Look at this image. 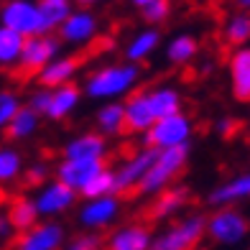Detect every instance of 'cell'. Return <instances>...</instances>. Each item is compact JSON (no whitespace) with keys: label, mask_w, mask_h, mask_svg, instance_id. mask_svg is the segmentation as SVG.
<instances>
[{"label":"cell","mask_w":250,"mask_h":250,"mask_svg":"<svg viewBox=\"0 0 250 250\" xmlns=\"http://www.w3.org/2000/svg\"><path fill=\"white\" fill-rule=\"evenodd\" d=\"M105 166H107V161H77V158H59L56 166H54V176L59 181H64L66 187H72L79 194V191H82Z\"/></svg>","instance_id":"obj_17"},{"label":"cell","mask_w":250,"mask_h":250,"mask_svg":"<svg viewBox=\"0 0 250 250\" xmlns=\"http://www.w3.org/2000/svg\"><path fill=\"white\" fill-rule=\"evenodd\" d=\"M95 130L102 133L107 141L125 135V110H123V100L100 102V107H97V112H95Z\"/></svg>","instance_id":"obj_24"},{"label":"cell","mask_w":250,"mask_h":250,"mask_svg":"<svg viewBox=\"0 0 250 250\" xmlns=\"http://www.w3.org/2000/svg\"><path fill=\"white\" fill-rule=\"evenodd\" d=\"M189 156H191V143L156 151L148 171H146V176L141 179V184H138L135 191H138L141 197H153V194H158V191H164L166 187L176 184L179 176L184 174L187 166H189Z\"/></svg>","instance_id":"obj_2"},{"label":"cell","mask_w":250,"mask_h":250,"mask_svg":"<svg viewBox=\"0 0 250 250\" xmlns=\"http://www.w3.org/2000/svg\"><path fill=\"white\" fill-rule=\"evenodd\" d=\"M222 43L227 49L250 43V13L248 10H232L222 23Z\"/></svg>","instance_id":"obj_27"},{"label":"cell","mask_w":250,"mask_h":250,"mask_svg":"<svg viewBox=\"0 0 250 250\" xmlns=\"http://www.w3.org/2000/svg\"><path fill=\"white\" fill-rule=\"evenodd\" d=\"M232 130H235V118H230V115H222V118L214 120V133L222 135V138H230Z\"/></svg>","instance_id":"obj_38"},{"label":"cell","mask_w":250,"mask_h":250,"mask_svg":"<svg viewBox=\"0 0 250 250\" xmlns=\"http://www.w3.org/2000/svg\"><path fill=\"white\" fill-rule=\"evenodd\" d=\"M100 248H102V240L97 237V232H84V235L74 237V240L64 243L62 250H100Z\"/></svg>","instance_id":"obj_37"},{"label":"cell","mask_w":250,"mask_h":250,"mask_svg":"<svg viewBox=\"0 0 250 250\" xmlns=\"http://www.w3.org/2000/svg\"><path fill=\"white\" fill-rule=\"evenodd\" d=\"M232 5L237 10H248V13H250V0H232Z\"/></svg>","instance_id":"obj_41"},{"label":"cell","mask_w":250,"mask_h":250,"mask_svg":"<svg viewBox=\"0 0 250 250\" xmlns=\"http://www.w3.org/2000/svg\"><path fill=\"white\" fill-rule=\"evenodd\" d=\"M66 243V227L56 220H39L28 230L16 232L10 250H62Z\"/></svg>","instance_id":"obj_11"},{"label":"cell","mask_w":250,"mask_h":250,"mask_svg":"<svg viewBox=\"0 0 250 250\" xmlns=\"http://www.w3.org/2000/svg\"><path fill=\"white\" fill-rule=\"evenodd\" d=\"M5 214H8V220H10L16 232H23L31 225H36L41 220L39 209H36V202H33V197H26V194H18V197L10 199Z\"/></svg>","instance_id":"obj_28"},{"label":"cell","mask_w":250,"mask_h":250,"mask_svg":"<svg viewBox=\"0 0 250 250\" xmlns=\"http://www.w3.org/2000/svg\"><path fill=\"white\" fill-rule=\"evenodd\" d=\"M105 194H115V174H112L110 166H105L82 191H79V197H82V199H89V197H105Z\"/></svg>","instance_id":"obj_32"},{"label":"cell","mask_w":250,"mask_h":250,"mask_svg":"<svg viewBox=\"0 0 250 250\" xmlns=\"http://www.w3.org/2000/svg\"><path fill=\"white\" fill-rule=\"evenodd\" d=\"M13 225H10L8 214H0V240H8V237H13Z\"/></svg>","instance_id":"obj_39"},{"label":"cell","mask_w":250,"mask_h":250,"mask_svg":"<svg viewBox=\"0 0 250 250\" xmlns=\"http://www.w3.org/2000/svg\"><path fill=\"white\" fill-rule=\"evenodd\" d=\"M79 194L66 187L64 181L59 179H46L41 187H36V194H33V202H36V209H39V217L41 220H56L62 217L64 212H69L74 204H77Z\"/></svg>","instance_id":"obj_9"},{"label":"cell","mask_w":250,"mask_h":250,"mask_svg":"<svg viewBox=\"0 0 250 250\" xmlns=\"http://www.w3.org/2000/svg\"><path fill=\"white\" fill-rule=\"evenodd\" d=\"M161 43H164L161 28L158 26H143L128 39V43H125V49H123V56L133 64H146L158 49H161Z\"/></svg>","instance_id":"obj_21"},{"label":"cell","mask_w":250,"mask_h":250,"mask_svg":"<svg viewBox=\"0 0 250 250\" xmlns=\"http://www.w3.org/2000/svg\"><path fill=\"white\" fill-rule=\"evenodd\" d=\"M23 107V97L13 87H0V133L5 130V125L13 120V115Z\"/></svg>","instance_id":"obj_33"},{"label":"cell","mask_w":250,"mask_h":250,"mask_svg":"<svg viewBox=\"0 0 250 250\" xmlns=\"http://www.w3.org/2000/svg\"><path fill=\"white\" fill-rule=\"evenodd\" d=\"M39 8H41V21H43V31L46 33H56L66 16L72 13L74 3L72 0H39Z\"/></svg>","instance_id":"obj_31"},{"label":"cell","mask_w":250,"mask_h":250,"mask_svg":"<svg viewBox=\"0 0 250 250\" xmlns=\"http://www.w3.org/2000/svg\"><path fill=\"white\" fill-rule=\"evenodd\" d=\"M74 5H82V8H95L100 3H105V0H72Z\"/></svg>","instance_id":"obj_40"},{"label":"cell","mask_w":250,"mask_h":250,"mask_svg":"<svg viewBox=\"0 0 250 250\" xmlns=\"http://www.w3.org/2000/svg\"><path fill=\"white\" fill-rule=\"evenodd\" d=\"M123 212V199L120 194H105V197H89L77 212V220L84 232H100L107 230L118 222Z\"/></svg>","instance_id":"obj_8"},{"label":"cell","mask_w":250,"mask_h":250,"mask_svg":"<svg viewBox=\"0 0 250 250\" xmlns=\"http://www.w3.org/2000/svg\"><path fill=\"white\" fill-rule=\"evenodd\" d=\"M128 3H130V5L135 8V10H141L143 5H148V3H151V0H128Z\"/></svg>","instance_id":"obj_42"},{"label":"cell","mask_w":250,"mask_h":250,"mask_svg":"<svg viewBox=\"0 0 250 250\" xmlns=\"http://www.w3.org/2000/svg\"><path fill=\"white\" fill-rule=\"evenodd\" d=\"M151 227L143 222H128L115 227L105 240H102V250H148L151 248Z\"/></svg>","instance_id":"obj_18"},{"label":"cell","mask_w":250,"mask_h":250,"mask_svg":"<svg viewBox=\"0 0 250 250\" xmlns=\"http://www.w3.org/2000/svg\"><path fill=\"white\" fill-rule=\"evenodd\" d=\"M227 74H230V95L240 105H250V43L235 46L227 54Z\"/></svg>","instance_id":"obj_14"},{"label":"cell","mask_w":250,"mask_h":250,"mask_svg":"<svg viewBox=\"0 0 250 250\" xmlns=\"http://www.w3.org/2000/svg\"><path fill=\"white\" fill-rule=\"evenodd\" d=\"M100 28H102V21L92 8L74 5L72 13L66 16V21L56 28V36H59L64 46L84 49L89 43H95V39L100 36Z\"/></svg>","instance_id":"obj_6"},{"label":"cell","mask_w":250,"mask_h":250,"mask_svg":"<svg viewBox=\"0 0 250 250\" xmlns=\"http://www.w3.org/2000/svg\"><path fill=\"white\" fill-rule=\"evenodd\" d=\"M143 92L156 120L184 110V95H181L176 84H153V87H146Z\"/></svg>","instance_id":"obj_23"},{"label":"cell","mask_w":250,"mask_h":250,"mask_svg":"<svg viewBox=\"0 0 250 250\" xmlns=\"http://www.w3.org/2000/svg\"><path fill=\"white\" fill-rule=\"evenodd\" d=\"M79 72H82V59L77 54H59L36 74V82L51 89L66 82H77Z\"/></svg>","instance_id":"obj_19"},{"label":"cell","mask_w":250,"mask_h":250,"mask_svg":"<svg viewBox=\"0 0 250 250\" xmlns=\"http://www.w3.org/2000/svg\"><path fill=\"white\" fill-rule=\"evenodd\" d=\"M248 232L250 220L243 209H237V204L214 207V212L207 217V237L217 245H240Z\"/></svg>","instance_id":"obj_5"},{"label":"cell","mask_w":250,"mask_h":250,"mask_svg":"<svg viewBox=\"0 0 250 250\" xmlns=\"http://www.w3.org/2000/svg\"><path fill=\"white\" fill-rule=\"evenodd\" d=\"M123 110H125V135H138L141 138L143 133H148V128L156 120L141 87L123 100Z\"/></svg>","instance_id":"obj_20"},{"label":"cell","mask_w":250,"mask_h":250,"mask_svg":"<svg viewBox=\"0 0 250 250\" xmlns=\"http://www.w3.org/2000/svg\"><path fill=\"white\" fill-rule=\"evenodd\" d=\"M248 199H250V168L220 181V184L209 191V197H207V202L212 204V207L240 204V202H248Z\"/></svg>","instance_id":"obj_22"},{"label":"cell","mask_w":250,"mask_h":250,"mask_svg":"<svg viewBox=\"0 0 250 250\" xmlns=\"http://www.w3.org/2000/svg\"><path fill=\"white\" fill-rule=\"evenodd\" d=\"M204 237H207V217L199 212H189L184 217L168 220L166 227L153 232L148 250H197Z\"/></svg>","instance_id":"obj_3"},{"label":"cell","mask_w":250,"mask_h":250,"mask_svg":"<svg viewBox=\"0 0 250 250\" xmlns=\"http://www.w3.org/2000/svg\"><path fill=\"white\" fill-rule=\"evenodd\" d=\"M156 156V148L151 146H141V148L130 151L128 156L123 158V161L112 168V174H115V194H130V191L138 189L141 179L146 176L148 171V166Z\"/></svg>","instance_id":"obj_12"},{"label":"cell","mask_w":250,"mask_h":250,"mask_svg":"<svg viewBox=\"0 0 250 250\" xmlns=\"http://www.w3.org/2000/svg\"><path fill=\"white\" fill-rule=\"evenodd\" d=\"M23 43H26V36H21L18 31L8 26H0V69L3 72H16Z\"/></svg>","instance_id":"obj_29"},{"label":"cell","mask_w":250,"mask_h":250,"mask_svg":"<svg viewBox=\"0 0 250 250\" xmlns=\"http://www.w3.org/2000/svg\"><path fill=\"white\" fill-rule=\"evenodd\" d=\"M49 176H51V168H49L46 161H33L23 168V176L21 179H23L26 187H41Z\"/></svg>","instance_id":"obj_35"},{"label":"cell","mask_w":250,"mask_h":250,"mask_svg":"<svg viewBox=\"0 0 250 250\" xmlns=\"http://www.w3.org/2000/svg\"><path fill=\"white\" fill-rule=\"evenodd\" d=\"M0 243H3V240H0Z\"/></svg>","instance_id":"obj_44"},{"label":"cell","mask_w":250,"mask_h":250,"mask_svg":"<svg viewBox=\"0 0 250 250\" xmlns=\"http://www.w3.org/2000/svg\"><path fill=\"white\" fill-rule=\"evenodd\" d=\"M26 158L16 146H0V187H8L23 176Z\"/></svg>","instance_id":"obj_30"},{"label":"cell","mask_w":250,"mask_h":250,"mask_svg":"<svg viewBox=\"0 0 250 250\" xmlns=\"http://www.w3.org/2000/svg\"><path fill=\"white\" fill-rule=\"evenodd\" d=\"M64 49V43L59 41L56 33H36V36H26L23 51H21V59L16 72L21 77H36L43 66H46L54 56H59Z\"/></svg>","instance_id":"obj_7"},{"label":"cell","mask_w":250,"mask_h":250,"mask_svg":"<svg viewBox=\"0 0 250 250\" xmlns=\"http://www.w3.org/2000/svg\"><path fill=\"white\" fill-rule=\"evenodd\" d=\"M143 82V66L133 64L128 59L123 62H105L89 69L82 79V92L92 102H110V100H125L130 92L141 87Z\"/></svg>","instance_id":"obj_1"},{"label":"cell","mask_w":250,"mask_h":250,"mask_svg":"<svg viewBox=\"0 0 250 250\" xmlns=\"http://www.w3.org/2000/svg\"><path fill=\"white\" fill-rule=\"evenodd\" d=\"M194 133H197L194 118L181 110V112H174V115L153 120L148 133H143L141 138H143V146H151V148L161 151V148H174V146L191 143Z\"/></svg>","instance_id":"obj_4"},{"label":"cell","mask_w":250,"mask_h":250,"mask_svg":"<svg viewBox=\"0 0 250 250\" xmlns=\"http://www.w3.org/2000/svg\"><path fill=\"white\" fill-rule=\"evenodd\" d=\"M0 26L18 31L21 36H36L43 31L39 0H3L0 3Z\"/></svg>","instance_id":"obj_10"},{"label":"cell","mask_w":250,"mask_h":250,"mask_svg":"<svg viewBox=\"0 0 250 250\" xmlns=\"http://www.w3.org/2000/svg\"><path fill=\"white\" fill-rule=\"evenodd\" d=\"M189 199H191L189 187L171 184V187H166L164 191L153 194V202H151V207H148V217L153 222H168V220H174L176 214L184 212Z\"/></svg>","instance_id":"obj_16"},{"label":"cell","mask_w":250,"mask_h":250,"mask_svg":"<svg viewBox=\"0 0 250 250\" xmlns=\"http://www.w3.org/2000/svg\"><path fill=\"white\" fill-rule=\"evenodd\" d=\"M0 3H3V0H0Z\"/></svg>","instance_id":"obj_43"},{"label":"cell","mask_w":250,"mask_h":250,"mask_svg":"<svg viewBox=\"0 0 250 250\" xmlns=\"http://www.w3.org/2000/svg\"><path fill=\"white\" fill-rule=\"evenodd\" d=\"M84 102V92H82V84L77 82H66L59 87H51V97H49V107H46V120L51 123H62V120H69L74 112L82 107Z\"/></svg>","instance_id":"obj_15"},{"label":"cell","mask_w":250,"mask_h":250,"mask_svg":"<svg viewBox=\"0 0 250 250\" xmlns=\"http://www.w3.org/2000/svg\"><path fill=\"white\" fill-rule=\"evenodd\" d=\"M49 97H51V89L43 87V84H36L31 89V92L26 95L23 105H28L31 110H36L39 115H46V107H49Z\"/></svg>","instance_id":"obj_36"},{"label":"cell","mask_w":250,"mask_h":250,"mask_svg":"<svg viewBox=\"0 0 250 250\" xmlns=\"http://www.w3.org/2000/svg\"><path fill=\"white\" fill-rule=\"evenodd\" d=\"M166 62L171 66H189L199 56V39L194 33H174L164 46Z\"/></svg>","instance_id":"obj_25"},{"label":"cell","mask_w":250,"mask_h":250,"mask_svg":"<svg viewBox=\"0 0 250 250\" xmlns=\"http://www.w3.org/2000/svg\"><path fill=\"white\" fill-rule=\"evenodd\" d=\"M41 120H43V115H39L36 110H31L28 105H23L16 115H13V120H10L8 125H5V138L10 141V143H21V141H31L33 135L39 133V128H41Z\"/></svg>","instance_id":"obj_26"},{"label":"cell","mask_w":250,"mask_h":250,"mask_svg":"<svg viewBox=\"0 0 250 250\" xmlns=\"http://www.w3.org/2000/svg\"><path fill=\"white\" fill-rule=\"evenodd\" d=\"M110 143L97 130H82L66 138L62 146V158H77V161H107Z\"/></svg>","instance_id":"obj_13"},{"label":"cell","mask_w":250,"mask_h":250,"mask_svg":"<svg viewBox=\"0 0 250 250\" xmlns=\"http://www.w3.org/2000/svg\"><path fill=\"white\" fill-rule=\"evenodd\" d=\"M138 13H141V21H146V26H164L174 13V3L171 0H151Z\"/></svg>","instance_id":"obj_34"}]
</instances>
